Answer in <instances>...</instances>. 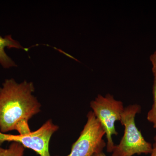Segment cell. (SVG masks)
<instances>
[{"label": "cell", "mask_w": 156, "mask_h": 156, "mask_svg": "<svg viewBox=\"0 0 156 156\" xmlns=\"http://www.w3.org/2000/svg\"><path fill=\"white\" fill-rule=\"evenodd\" d=\"M33 83L24 81L18 83L7 79L0 88V131L14 130L19 134L31 131L28 122L41 111V104L33 94Z\"/></svg>", "instance_id": "obj_1"}, {"label": "cell", "mask_w": 156, "mask_h": 156, "mask_svg": "<svg viewBox=\"0 0 156 156\" xmlns=\"http://www.w3.org/2000/svg\"><path fill=\"white\" fill-rule=\"evenodd\" d=\"M140 110V106L136 104L125 108L120 121L125 128L124 135L119 144L115 145L112 156H133L151 152L152 145L145 140L135 124V116Z\"/></svg>", "instance_id": "obj_2"}, {"label": "cell", "mask_w": 156, "mask_h": 156, "mask_svg": "<svg viewBox=\"0 0 156 156\" xmlns=\"http://www.w3.org/2000/svg\"><path fill=\"white\" fill-rule=\"evenodd\" d=\"M90 107L105 131L107 151L112 153L115 145L112 136L118 134L115 123L120 121L125 109L122 102L116 100L110 94H107L105 96L98 95L90 102Z\"/></svg>", "instance_id": "obj_3"}, {"label": "cell", "mask_w": 156, "mask_h": 156, "mask_svg": "<svg viewBox=\"0 0 156 156\" xmlns=\"http://www.w3.org/2000/svg\"><path fill=\"white\" fill-rule=\"evenodd\" d=\"M87 118L80 136L73 144L70 153L66 156H93L102 152L106 146L103 139L105 131L100 122L92 111L88 113Z\"/></svg>", "instance_id": "obj_4"}, {"label": "cell", "mask_w": 156, "mask_h": 156, "mask_svg": "<svg viewBox=\"0 0 156 156\" xmlns=\"http://www.w3.org/2000/svg\"><path fill=\"white\" fill-rule=\"evenodd\" d=\"M58 128L52 120H49L38 130L28 134L11 135L0 131V145L5 141L17 142L25 148L32 150L40 156H50V139Z\"/></svg>", "instance_id": "obj_5"}, {"label": "cell", "mask_w": 156, "mask_h": 156, "mask_svg": "<svg viewBox=\"0 0 156 156\" xmlns=\"http://www.w3.org/2000/svg\"><path fill=\"white\" fill-rule=\"evenodd\" d=\"M6 48L27 50L23 48L19 42L12 38L11 35L6 36L4 37L0 36V64L4 68L17 66L14 61L6 54L5 50Z\"/></svg>", "instance_id": "obj_6"}, {"label": "cell", "mask_w": 156, "mask_h": 156, "mask_svg": "<svg viewBox=\"0 0 156 156\" xmlns=\"http://www.w3.org/2000/svg\"><path fill=\"white\" fill-rule=\"evenodd\" d=\"M25 147L18 143L13 142L8 148L0 147V156H23Z\"/></svg>", "instance_id": "obj_7"}, {"label": "cell", "mask_w": 156, "mask_h": 156, "mask_svg": "<svg viewBox=\"0 0 156 156\" xmlns=\"http://www.w3.org/2000/svg\"><path fill=\"white\" fill-rule=\"evenodd\" d=\"M153 104L150 110L148 112L147 119L152 123L154 128L156 129V75L154 76L153 86Z\"/></svg>", "instance_id": "obj_8"}, {"label": "cell", "mask_w": 156, "mask_h": 156, "mask_svg": "<svg viewBox=\"0 0 156 156\" xmlns=\"http://www.w3.org/2000/svg\"><path fill=\"white\" fill-rule=\"evenodd\" d=\"M150 58L153 65L152 72L154 76L156 75V51L151 55Z\"/></svg>", "instance_id": "obj_9"}, {"label": "cell", "mask_w": 156, "mask_h": 156, "mask_svg": "<svg viewBox=\"0 0 156 156\" xmlns=\"http://www.w3.org/2000/svg\"><path fill=\"white\" fill-rule=\"evenodd\" d=\"M154 142L152 146V150L151 153V156H156V135L154 137Z\"/></svg>", "instance_id": "obj_10"}, {"label": "cell", "mask_w": 156, "mask_h": 156, "mask_svg": "<svg viewBox=\"0 0 156 156\" xmlns=\"http://www.w3.org/2000/svg\"><path fill=\"white\" fill-rule=\"evenodd\" d=\"M93 156H107L104 153L103 151L101 152L95 154Z\"/></svg>", "instance_id": "obj_11"}]
</instances>
